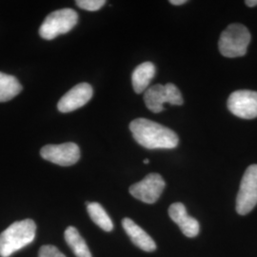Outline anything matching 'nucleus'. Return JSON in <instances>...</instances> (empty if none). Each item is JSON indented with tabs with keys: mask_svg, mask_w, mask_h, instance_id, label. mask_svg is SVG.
<instances>
[{
	"mask_svg": "<svg viewBox=\"0 0 257 257\" xmlns=\"http://www.w3.org/2000/svg\"><path fill=\"white\" fill-rule=\"evenodd\" d=\"M130 130L138 144L149 150H171L179 142L174 131L147 118L133 120Z\"/></svg>",
	"mask_w": 257,
	"mask_h": 257,
	"instance_id": "f257e3e1",
	"label": "nucleus"
},
{
	"mask_svg": "<svg viewBox=\"0 0 257 257\" xmlns=\"http://www.w3.org/2000/svg\"><path fill=\"white\" fill-rule=\"evenodd\" d=\"M37 225L32 219L13 223L0 234V256L9 257L31 244L36 237Z\"/></svg>",
	"mask_w": 257,
	"mask_h": 257,
	"instance_id": "f03ea898",
	"label": "nucleus"
},
{
	"mask_svg": "<svg viewBox=\"0 0 257 257\" xmlns=\"http://www.w3.org/2000/svg\"><path fill=\"white\" fill-rule=\"evenodd\" d=\"M250 42V33L242 24H231L221 34L218 48L222 55L230 58L240 57L247 54Z\"/></svg>",
	"mask_w": 257,
	"mask_h": 257,
	"instance_id": "7ed1b4c3",
	"label": "nucleus"
},
{
	"mask_svg": "<svg viewBox=\"0 0 257 257\" xmlns=\"http://www.w3.org/2000/svg\"><path fill=\"white\" fill-rule=\"evenodd\" d=\"M78 21L77 13L72 9L57 10L47 17L39 29L40 37L47 40L73 30Z\"/></svg>",
	"mask_w": 257,
	"mask_h": 257,
	"instance_id": "20e7f679",
	"label": "nucleus"
},
{
	"mask_svg": "<svg viewBox=\"0 0 257 257\" xmlns=\"http://www.w3.org/2000/svg\"><path fill=\"white\" fill-rule=\"evenodd\" d=\"M144 101L149 110L157 113L165 110V103L174 106H181L183 104V98L175 84L168 83L166 85L156 84L148 88L144 93Z\"/></svg>",
	"mask_w": 257,
	"mask_h": 257,
	"instance_id": "39448f33",
	"label": "nucleus"
},
{
	"mask_svg": "<svg viewBox=\"0 0 257 257\" xmlns=\"http://www.w3.org/2000/svg\"><path fill=\"white\" fill-rule=\"evenodd\" d=\"M257 205V165L248 167L242 177L236 197V211L246 215Z\"/></svg>",
	"mask_w": 257,
	"mask_h": 257,
	"instance_id": "423d86ee",
	"label": "nucleus"
},
{
	"mask_svg": "<svg viewBox=\"0 0 257 257\" xmlns=\"http://www.w3.org/2000/svg\"><path fill=\"white\" fill-rule=\"evenodd\" d=\"M165 188L163 177L158 174H150L140 182L130 187V193L142 202L147 204L156 203Z\"/></svg>",
	"mask_w": 257,
	"mask_h": 257,
	"instance_id": "0eeeda50",
	"label": "nucleus"
},
{
	"mask_svg": "<svg viewBox=\"0 0 257 257\" xmlns=\"http://www.w3.org/2000/svg\"><path fill=\"white\" fill-rule=\"evenodd\" d=\"M228 109L235 116L243 119L257 117V92L240 90L232 92L228 99Z\"/></svg>",
	"mask_w": 257,
	"mask_h": 257,
	"instance_id": "6e6552de",
	"label": "nucleus"
},
{
	"mask_svg": "<svg viewBox=\"0 0 257 257\" xmlns=\"http://www.w3.org/2000/svg\"><path fill=\"white\" fill-rule=\"evenodd\" d=\"M40 155L43 159L59 166H72L80 158L79 147L72 143H64L60 145H47L42 148Z\"/></svg>",
	"mask_w": 257,
	"mask_h": 257,
	"instance_id": "1a4fd4ad",
	"label": "nucleus"
},
{
	"mask_svg": "<svg viewBox=\"0 0 257 257\" xmlns=\"http://www.w3.org/2000/svg\"><path fill=\"white\" fill-rule=\"evenodd\" d=\"M92 86L88 83H80L69 92L65 93L57 104V108L61 112H71L85 106L92 99Z\"/></svg>",
	"mask_w": 257,
	"mask_h": 257,
	"instance_id": "9d476101",
	"label": "nucleus"
},
{
	"mask_svg": "<svg viewBox=\"0 0 257 257\" xmlns=\"http://www.w3.org/2000/svg\"><path fill=\"white\" fill-rule=\"evenodd\" d=\"M169 214L172 220L179 226L180 230L186 236L195 237L199 233L200 225L198 221L188 214L186 207L182 203L172 204L169 208Z\"/></svg>",
	"mask_w": 257,
	"mask_h": 257,
	"instance_id": "9b49d317",
	"label": "nucleus"
},
{
	"mask_svg": "<svg viewBox=\"0 0 257 257\" xmlns=\"http://www.w3.org/2000/svg\"><path fill=\"white\" fill-rule=\"evenodd\" d=\"M122 226L128 237L137 247L145 251L156 250V245L154 239L145 230L141 229L137 223L130 218H124L122 220Z\"/></svg>",
	"mask_w": 257,
	"mask_h": 257,
	"instance_id": "f8f14e48",
	"label": "nucleus"
},
{
	"mask_svg": "<svg viewBox=\"0 0 257 257\" xmlns=\"http://www.w3.org/2000/svg\"><path fill=\"white\" fill-rule=\"evenodd\" d=\"M156 75V66L152 62L138 65L132 75V83L137 93L146 92L152 79Z\"/></svg>",
	"mask_w": 257,
	"mask_h": 257,
	"instance_id": "ddd939ff",
	"label": "nucleus"
},
{
	"mask_svg": "<svg viewBox=\"0 0 257 257\" xmlns=\"http://www.w3.org/2000/svg\"><path fill=\"white\" fill-rule=\"evenodd\" d=\"M65 240L72 248L76 257H92L88 245L80 235L79 231L74 227H68L64 233Z\"/></svg>",
	"mask_w": 257,
	"mask_h": 257,
	"instance_id": "4468645a",
	"label": "nucleus"
},
{
	"mask_svg": "<svg viewBox=\"0 0 257 257\" xmlns=\"http://www.w3.org/2000/svg\"><path fill=\"white\" fill-rule=\"evenodd\" d=\"M22 91L17 77L0 72V102L9 101Z\"/></svg>",
	"mask_w": 257,
	"mask_h": 257,
	"instance_id": "2eb2a0df",
	"label": "nucleus"
},
{
	"mask_svg": "<svg viewBox=\"0 0 257 257\" xmlns=\"http://www.w3.org/2000/svg\"><path fill=\"white\" fill-rule=\"evenodd\" d=\"M87 211L92 219L99 228L105 231H110L113 229L112 221L99 203H87Z\"/></svg>",
	"mask_w": 257,
	"mask_h": 257,
	"instance_id": "dca6fc26",
	"label": "nucleus"
},
{
	"mask_svg": "<svg viewBox=\"0 0 257 257\" xmlns=\"http://www.w3.org/2000/svg\"><path fill=\"white\" fill-rule=\"evenodd\" d=\"M76 5L83 10L94 12L101 9L106 4L105 0H77Z\"/></svg>",
	"mask_w": 257,
	"mask_h": 257,
	"instance_id": "f3484780",
	"label": "nucleus"
},
{
	"mask_svg": "<svg viewBox=\"0 0 257 257\" xmlns=\"http://www.w3.org/2000/svg\"><path fill=\"white\" fill-rule=\"evenodd\" d=\"M38 257H66L58 248L52 246L46 245L42 246L39 249V256Z\"/></svg>",
	"mask_w": 257,
	"mask_h": 257,
	"instance_id": "a211bd4d",
	"label": "nucleus"
},
{
	"mask_svg": "<svg viewBox=\"0 0 257 257\" xmlns=\"http://www.w3.org/2000/svg\"><path fill=\"white\" fill-rule=\"evenodd\" d=\"M170 3L173 5H183L185 3H187V1L186 0H171Z\"/></svg>",
	"mask_w": 257,
	"mask_h": 257,
	"instance_id": "6ab92c4d",
	"label": "nucleus"
},
{
	"mask_svg": "<svg viewBox=\"0 0 257 257\" xmlns=\"http://www.w3.org/2000/svg\"><path fill=\"white\" fill-rule=\"evenodd\" d=\"M245 3H246V5L248 6V7L257 6V0H247Z\"/></svg>",
	"mask_w": 257,
	"mask_h": 257,
	"instance_id": "aec40b11",
	"label": "nucleus"
},
{
	"mask_svg": "<svg viewBox=\"0 0 257 257\" xmlns=\"http://www.w3.org/2000/svg\"><path fill=\"white\" fill-rule=\"evenodd\" d=\"M143 162H144V164H148L150 161H149V159H144Z\"/></svg>",
	"mask_w": 257,
	"mask_h": 257,
	"instance_id": "412c9836",
	"label": "nucleus"
}]
</instances>
